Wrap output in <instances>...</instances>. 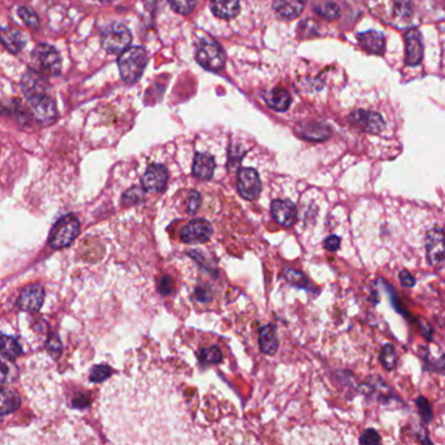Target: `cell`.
<instances>
[{
	"label": "cell",
	"mask_w": 445,
	"mask_h": 445,
	"mask_svg": "<svg viewBox=\"0 0 445 445\" xmlns=\"http://www.w3.org/2000/svg\"><path fill=\"white\" fill-rule=\"evenodd\" d=\"M80 232V221L74 214H67L54 225L48 237V246L54 250H62L74 243Z\"/></svg>",
	"instance_id": "2"
},
{
	"label": "cell",
	"mask_w": 445,
	"mask_h": 445,
	"mask_svg": "<svg viewBox=\"0 0 445 445\" xmlns=\"http://www.w3.org/2000/svg\"><path fill=\"white\" fill-rule=\"evenodd\" d=\"M48 83H47L45 74L38 72L37 69H29L28 72L21 79V91L29 101L47 95Z\"/></svg>",
	"instance_id": "9"
},
{
	"label": "cell",
	"mask_w": 445,
	"mask_h": 445,
	"mask_svg": "<svg viewBox=\"0 0 445 445\" xmlns=\"http://www.w3.org/2000/svg\"><path fill=\"white\" fill-rule=\"evenodd\" d=\"M211 8L217 18L230 20L238 16L241 4L239 0H212Z\"/></svg>",
	"instance_id": "20"
},
{
	"label": "cell",
	"mask_w": 445,
	"mask_h": 445,
	"mask_svg": "<svg viewBox=\"0 0 445 445\" xmlns=\"http://www.w3.org/2000/svg\"><path fill=\"white\" fill-rule=\"evenodd\" d=\"M380 441V435H379L375 430H372V428L366 430L362 435H361V437H359V443H361V444H379Z\"/></svg>",
	"instance_id": "36"
},
{
	"label": "cell",
	"mask_w": 445,
	"mask_h": 445,
	"mask_svg": "<svg viewBox=\"0 0 445 445\" xmlns=\"http://www.w3.org/2000/svg\"><path fill=\"white\" fill-rule=\"evenodd\" d=\"M215 162L211 154L197 153L194 159L192 174L200 180H209L213 178Z\"/></svg>",
	"instance_id": "18"
},
{
	"label": "cell",
	"mask_w": 445,
	"mask_h": 445,
	"mask_svg": "<svg viewBox=\"0 0 445 445\" xmlns=\"http://www.w3.org/2000/svg\"><path fill=\"white\" fill-rule=\"evenodd\" d=\"M417 408L418 411H419V416H420L422 420H423L425 423L432 422V419H434V411H432V408H431V404L428 402V399H427L426 397H423V396L418 397Z\"/></svg>",
	"instance_id": "32"
},
{
	"label": "cell",
	"mask_w": 445,
	"mask_h": 445,
	"mask_svg": "<svg viewBox=\"0 0 445 445\" xmlns=\"http://www.w3.org/2000/svg\"><path fill=\"white\" fill-rule=\"evenodd\" d=\"M168 171L166 167L159 164L149 165L141 178L142 188L148 192H164L166 188Z\"/></svg>",
	"instance_id": "10"
},
{
	"label": "cell",
	"mask_w": 445,
	"mask_h": 445,
	"mask_svg": "<svg viewBox=\"0 0 445 445\" xmlns=\"http://www.w3.org/2000/svg\"><path fill=\"white\" fill-rule=\"evenodd\" d=\"M22 352L21 345L15 337L3 334L1 337V357L8 361H15Z\"/></svg>",
	"instance_id": "24"
},
{
	"label": "cell",
	"mask_w": 445,
	"mask_h": 445,
	"mask_svg": "<svg viewBox=\"0 0 445 445\" xmlns=\"http://www.w3.org/2000/svg\"><path fill=\"white\" fill-rule=\"evenodd\" d=\"M399 281H401V285H402L404 288H414L416 284H417L416 279L409 273L408 270H405L399 272Z\"/></svg>",
	"instance_id": "40"
},
{
	"label": "cell",
	"mask_w": 445,
	"mask_h": 445,
	"mask_svg": "<svg viewBox=\"0 0 445 445\" xmlns=\"http://www.w3.org/2000/svg\"><path fill=\"white\" fill-rule=\"evenodd\" d=\"M195 297L199 302L206 303V302H209L212 299L213 294H212V290H211L209 286H199L195 290Z\"/></svg>",
	"instance_id": "39"
},
{
	"label": "cell",
	"mask_w": 445,
	"mask_h": 445,
	"mask_svg": "<svg viewBox=\"0 0 445 445\" xmlns=\"http://www.w3.org/2000/svg\"><path fill=\"white\" fill-rule=\"evenodd\" d=\"M350 121L361 130L368 133L378 135L385 127V121L380 114L367 110H357L350 115Z\"/></svg>",
	"instance_id": "13"
},
{
	"label": "cell",
	"mask_w": 445,
	"mask_h": 445,
	"mask_svg": "<svg viewBox=\"0 0 445 445\" xmlns=\"http://www.w3.org/2000/svg\"><path fill=\"white\" fill-rule=\"evenodd\" d=\"M427 261L431 267L440 268L445 261V232L441 227H434L426 234Z\"/></svg>",
	"instance_id": "6"
},
{
	"label": "cell",
	"mask_w": 445,
	"mask_h": 445,
	"mask_svg": "<svg viewBox=\"0 0 445 445\" xmlns=\"http://www.w3.org/2000/svg\"><path fill=\"white\" fill-rule=\"evenodd\" d=\"M158 290L162 295H170L174 291V281L170 276H164L158 284Z\"/></svg>",
	"instance_id": "38"
},
{
	"label": "cell",
	"mask_w": 445,
	"mask_h": 445,
	"mask_svg": "<svg viewBox=\"0 0 445 445\" xmlns=\"http://www.w3.org/2000/svg\"><path fill=\"white\" fill-rule=\"evenodd\" d=\"M102 46L109 54H121L130 47L132 34L130 29L121 22H114L102 30Z\"/></svg>",
	"instance_id": "4"
},
{
	"label": "cell",
	"mask_w": 445,
	"mask_h": 445,
	"mask_svg": "<svg viewBox=\"0 0 445 445\" xmlns=\"http://www.w3.org/2000/svg\"><path fill=\"white\" fill-rule=\"evenodd\" d=\"M46 347L47 352L51 357L58 358L62 354V350H63V343H62L60 337L56 333L50 334V337L47 340Z\"/></svg>",
	"instance_id": "35"
},
{
	"label": "cell",
	"mask_w": 445,
	"mask_h": 445,
	"mask_svg": "<svg viewBox=\"0 0 445 445\" xmlns=\"http://www.w3.org/2000/svg\"><path fill=\"white\" fill-rule=\"evenodd\" d=\"M32 105V112L34 115V119L42 126H50L56 121L58 112H56L55 102L48 97L42 95L29 101Z\"/></svg>",
	"instance_id": "11"
},
{
	"label": "cell",
	"mask_w": 445,
	"mask_h": 445,
	"mask_svg": "<svg viewBox=\"0 0 445 445\" xmlns=\"http://www.w3.org/2000/svg\"><path fill=\"white\" fill-rule=\"evenodd\" d=\"M196 60L197 63L209 71L222 69L226 55L222 47L220 46L212 38H204L200 41L196 48Z\"/></svg>",
	"instance_id": "3"
},
{
	"label": "cell",
	"mask_w": 445,
	"mask_h": 445,
	"mask_svg": "<svg viewBox=\"0 0 445 445\" xmlns=\"http://www.w3.org/2000/svg\"><path fill=\"white\" fill-rule=\"evenodd\" d=\"M238 192L248 201H253L259 197L261 192V180L255 168L244 167L238 173Z\"/></svg>",
	"instance_id": "8"
},
{
	"label": "cell",
	"mask_w": 445,
	"mask_h": 445,
	"mask_svg": "<svg viewBox=\"0 0 445 445\" xmlns=\"http://www.w3.org/2000/svg\"><path fill=\"white\" fill-rule=\"evenodd\" d=\"M112 375V370L106 366V364H100L92 368V371L89 373V380L92 383H102L107 380Z\"/></svg>",
	"instance_id": "31"
},
{
	"label": "cell",
	"mask_w": 445,
	"mask_h": 445,
	"mask_svg": "<svg viewBox=\"0 0 445 445\" xmlns=\"http://www.w3.org/2000/svg\"><path fill=\"white\" fill-rule=\"evenodd\" d=\"M434 368H435L436 371L440 372V373H444L445 375V354L440 359H437V361L434 363Z\"/></svg>",
	"instance_id": "43"
},
{
	"label": "cell",
	"mask_w": 445,
	"mask_h": 445,
	"mask_svg": "<svg viewBox=\"0 0 445 445\" xmlns=\"http://www.w3.org/2000/svg\"><path fill=\"white\" fill-rule=\"evenodd\" d=\"M259 347L265 355H274L279 350V337L274 325L263 326L259 332Z\"/></svg>",
	"instance_id": "17"
},
{
	"label": "cell",
	"mask_w": 445,
	"mask_h": 445,
	"mask_svg": "<svg viewBox=\"0 0 445 445\" xmlns=\"http://www.w3.org/2000/svg\"><path fill=\"white\" fill-rule=\"evenodd\" d=\"M89 405V399H86L84 394H77L74 399H72V406L77 409L86 408Z\"/></svg>",
	"instance_id": "42"
},
{
	"label": "cell",
	"mask_w": 445,
	"mask_h": 445,
	"mask_svg": "<svg viewBox=\"0 0 445 445\" xmlns=\"http://www.w3.org/2000/svg\"><path fill=\"white\" fill-rule=\"evenodd\" d=\"M358 42L370 54L381 55L385 51V38L383 33H379L376 30H368L364 33L358 34Z\"/></svg>",
	"instance_id": "16"
},
{
	"label": "cell",
	"mask_w": 445,
	"mask_h": 445,
	"mask_svg": "<svg viewBox=\"0 0 445 445\" xmlns=\"http://www.w3.org/2000/svg\"><path fill=\"white\" fill-rule=\"evenodd\" d=\"M199 358L204 364H217L222 361V352L217 346H209L200 352Z\"/></svg>",
	"instance_id": "28"
},
{
	"label": "cell",
	"mask_w": 445,
	"mask_h": 445,
	"mask_svg": "<svg viewBox=\"0 0 445 445\" xmlns=\"http://www.w3.org/2000/svg\"><path fill=\"white\" fill-rule=\"evenodd\" d=\"M201 203V195L197 191H191L187 201V211L191 214H195Z\"/></svg>",
	"instance_id": "37"
},
{
	"label": "cell",
	"mask_w": 445,
	"mask_h": 445,
	"mask_svg": "<svg viewBox=\"0 0 445 445\" xmlns=\"http://www.w3.org/2000/svg\"><path fill=\"white\" fill-rule=\"evenodd\" d=\"M405 48H406V65L416 67L420 65L423 59V41L418 29H410L405 34Z\"/></svg>",
	"instance_id": "15"
},
{
	"label": "cell",
	"mask_w": 445,
	"mask_h": 445,
	"mask_svg": "<svg viewBox=\"0 0 445 445\" xmlns=\"http://www.w3.org/2000/svg\"><path fill=\"white\" fill-rule=\"evenodd\" d=\"M303 6L300 0H274V10L281 19H297L303 11Z\"/></svg>",
	"instance_id": "22"
},
{
	"label": "cell",
	"mask_w": 445,
	"mask_h": 445,
	"mask_svg": "<svg viewBox=\"0 0 445 445\" xmlns=\"http://www.w3.org/2000/svg\"><path fill=\"white\" fill-rule=\"evenodd\" d=\"M316 12L324 18L325 20H336L340 16V7L333 3V1H325L323 4H320L319 7H316Z\"/></svg>",
	"instance_id": "30"
},
{
	"label": "cell",
	"mask_w": 445,
	"mask_h": 445,
	"mask_svg": "<svg viewBox=\"0 0 445 445\" xmlns=\"http://www.w3.org/2000/svg\"><path fill=\"white\" fill-rule=\"evenodd\" d=\"M19 16L24 20V22L28 25L29 28L38 29L39 27V20L37 13L28 7H20Z\"/></svg>",
	"instance_id": "34"
},
{
	"label": "cell",
	"mask_w": 445,
	"mask_h": 445,
	"mask_svg": "<svg viewBox=\"0 0 445 445\" xmlns=\"http://www.w3.org/2000/svg\"><path fill=\"white\" fill-rule=\"evenodd\" d=\"M340 246H341V238H338L337 235H329L324 241L325 250L331 251V252L338 250Z\"/></svg>",
	"instance_id": "41"
},
{
	"label": "cell",
	"mask_w": 445,
	"mask_h": 445,
	"mask_svg": "<svg viewBox=\"0 0 445 445\" xmlns=\"http://www.w3.org/2000/svg\"><path fill=\"white\" fill-rule=\"evenodd\" d=\"M270 212L276 222L284 227H291L297 222V206L290 200H274L270 205Z\"/></svg>",
	"instance_id": "14"
},
{
	"label": "cell",
	"mask_w": 445,
	"mask_h": 445,
	"mask_svg": "<svg viewBox=\"0 0 445 445\" xmlns=\"http://www.w3.org/2000/svg\"><path fill=\"white\" fill-rule=\"evenodd\" d=\"M44 299H45L44 288L39 284H33L22 288L18 299V307L21 311L36 312L44 305Z\"/></svg>",
	"instance_id": "12"
},
{
	"label": "cell",
	"mask_w": 445,
	"mask_h": 445,
	"mask_svg": "<svg viewBox=\"0 0 445 445\" xmlns=\"http://www.w3.org/2000/svg\"><path fill=\"white\" fill-rule=\"evenodd\" d=\"M196 1L197 0H168L171 8L182 15L191 13L196 7Z\"/></svg>",
	"instance_id": "33"
},
{
	"label": "cell",
	"mask_w": 445,
	"mask_h": 445,
	"mask_svg": "<svg viewBox=\"0 0 445 445\" xmlns=\"http://www.w3.org/2000/svg\"><path fill=\"white\" fill-rule=\"evenodd\" d=\"M21 405L19 396L12 390H1V416H7L18 410Z\"/></svg>",
	"instance_id": "25"
},
{
	"label": "cell",
	"mask_w": 445,
	"mask_h": 445,
	"mask_svg": "<svg viewBox=\"0 0 445 445\" xmlns=\"http://www.w3.org/2000/svg\"><path fill=\"white\" fill-rule=\"evenodd\" d=\"M298 133L302 139L310 141H324L331 136V128L323 123H307L300 126Z\"/></svg>",
	"instance_id": "19"
},
{
	"label": "cell",
	"mask_w": 445,
	"mask_h": 445,
	"mask_svg": "<svg viewBox=\"0 0 445 445\" xmlns=\"http://www.w3.org/2000/svg\"><path fill=\"white\" fill-rule=\"evenodd\" d=\"M265 102L268 103L270 109L276 112H285L288 110L290 103H291V95L286 89L276 88L270 91L265 95Z\"/></svg>",
	"instance_id": "23"
},
{
	"label": "cell",
	"mask_w": 445,
	"mask_h": 445,
	"mask_svg": "<svg viewBox=\"0 0 445 445\" xmlns=\"http://www.w3.org/2000/svg\"><path fill=\"white\" fill-rule=\"evenodd\" d=\"M148 63V53L144 47H128L119 55L118 65L121 79L127 84L139 81Z\"/></svg>",
	"instance_id": "1"
},
{
	"label": "cell",
	"mask_w": 445,
	"mask_h": 445,
	"mask_svg": "<svg viewBox=\"0 0 445 445\" xmlns=\"http://www.w3.org/2000/svg\"><path fill=\"white\" fill-rule=\"evenodd\" d=\"M380 362L385 370L388 371H393L397 366V352H396V347L392 345V343H387L383 346L380 352Z\"/></svg>",
	"instance_id": "26"
},
{
	"label": "cell",
	"mask_w": 445,
	"mask_h": 445,
	"mask_svg": "<svg viewBox=\"0 0 445 445\" xmlns=\"http://www.w3.org/2000/svg\"><path fill=\"white\" fill-rule=\"evenodd\" d=\"M1 42L12 54H18L25 47L27 39L19 30L7 27L1 30Z\"/></svg>",
	"instance_id": "21"
},
{
	"label": "cell",
	"mask_w": 445,
	"mask_h": 445,
	"mask_svg": "<svg viewBox=\"0 0 445 445\" xmlns=\"http://www.w3.org/2000/svg\"><path fill=\"white\" fill-rule=\"evenodd\" d=\"M284 277L293 286H297L299 288H307L310 286V281L302 272L288 268L284 270Z\"/></svg>",
	"instance_id": "27"
},
{
	"label": "cell",
	"mask_w": 445,
	"mask_h": 445,
	"mask_svg": "<svg viewBox=\"0 0 445 445\" xmlns=\"http://www.w3.org/2000/svg\"><path fill=\"white\" fill-rule=\"evenodd\" d=\"M300 1H302V3H303V4H305V3H306L307 0H300Z\"/></svg>",
	"instance_id": "44"
},
{
	"label": "cell",
	"mask_w": 445,
	"mask_h": 445,
	"mask_svg": "<svg viewBox=\"0 0 445 445\" xmlns=\"http://www.w3.org/2000/svg\"><path fill=\"white\" fill-rule=\"evenodd\" d=\"M212 234H213L212 223L204 218H196L180 229L179 237L182 241H185L187 244H201L209 241Z\"/></svg>",
	"instance_id": "7"
},
{
	"label": "cell",
	"mask_w": 445,
	"mask_h": 445,
	"mask_svg": "<svg viewBox=\"0 0 445 445\" xmlns=\"http://www.w3.org/2000/svg\"><path fill=\"white\" fill-rule=\"evenodd\" d=\"M144 188L141 190L139 187H132L130 188L123 197H121V204L123 205H136L142 203L145 200V194H144Z\"/></svg>",
	"instance_id": "29"
},
{
	"label": "cell",
	"mask_w": 445,
	"mask_h": 445,
	"mask_svg": "<svg viewBox=\"0 0 445 445\" xmlns=\"http://www.w3.org/2000/svg\"><path fill=\"white\" fill-rule=\"evenodd\" d=\"M32 62L34 65V69L41 74L58 76L62 71V59L59 53L56 51L55 47L47 44H41L34 48Z\"/></svg>",
	"instance_id": "5"
}]
</instances>
